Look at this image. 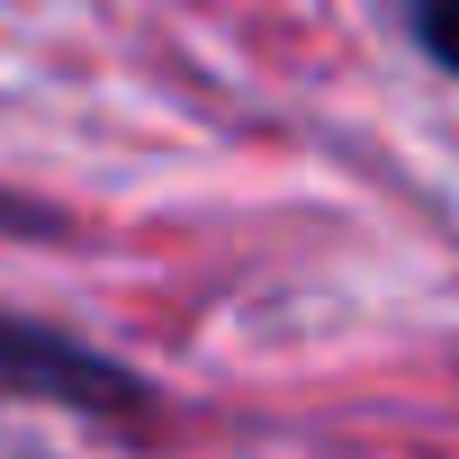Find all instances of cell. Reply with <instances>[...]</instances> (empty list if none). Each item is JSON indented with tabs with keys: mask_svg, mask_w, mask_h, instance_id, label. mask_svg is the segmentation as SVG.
Masks as SVG:
<instances>
[{
	"mask_svg": "<svg viewBox=\"0 0 459 459\" xmlns=\"http://www.w3.org/2000/svg\"><path fill=\"white\" fill-rule=\"evenodd\" d=\"M396 10H405L414 46H423L432 64H450V73H459V0H396Z\"/></svg>",
	"mask_w": 459,
	"mask_h": 459,
	"instance_id": "cell-1",
	"label": "cell"
}]
</instances>
